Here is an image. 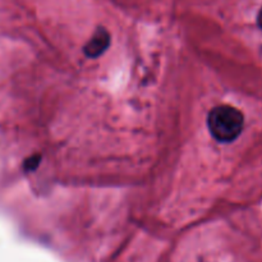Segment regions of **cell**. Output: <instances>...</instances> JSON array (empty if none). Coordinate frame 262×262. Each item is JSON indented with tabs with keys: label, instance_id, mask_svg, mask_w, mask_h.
Listing matches in <instances>:
<instances>
[{
	"label": "cell",
	"instance_id": "obj_1",
	"mask_svg": "<svg viewBox=\"0 0 262 262\" xmlns=\"http://www.w3.org/2000/svg\"><path fill=\"white\" fill-rule=\"evenodd\" d=\"M207 127L215 140L223 143H229L237 140L242 133L245 117L241 110L230 105H219L209 113Z\"/></svg>",
	"mask_w": 262,
	"mask_h": 262
},
{
	"label": "cell",
	"instance_id": "obj_2",
	"mask_svg": "<svg viewBox=\"0 0 262 262\" xmlns=\"http://www.w3.org/2000/svg\"><path fill=\"white\" fill-rule=\"evenodd\" d=\"M110 43V35L105 28H97L95 31V33L92 35L91 40L86 43L84 46V54L90 58H97L99 55H101L107 48H109Z\"/></svg>",
	"mask_w": 262,
	"mask_h": 262
},
{
	"label": "cell",
	"instance_id": "obj_3",
	"mask_svg": "<svg viewBox=\"0 0 262 262\" xmlns=\"http://www.w3.org/2000/svg\"><path fill=\"white\" fill-rule=\"evenodd\" d=\"M257 25L262 30V8L260 9V12H258V15H257Z\"/></svg>",
	"mask_w": 262,
	"mask_h": 262
}]
</instances>
